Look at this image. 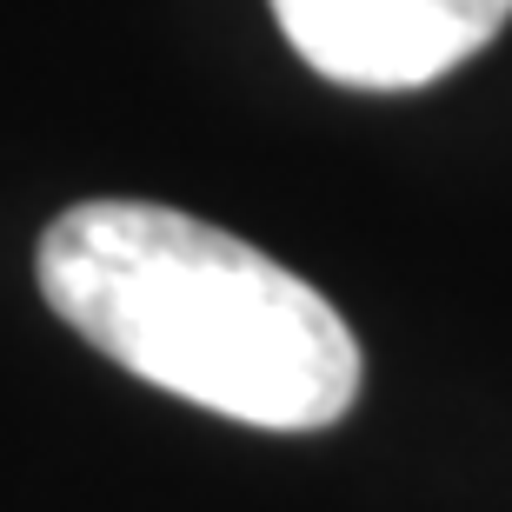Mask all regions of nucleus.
<instances>
[{
    "mask_svg": "<svg viewBox=\"0 0 512 512\" xmlns=\"http://www.w3.org/2000/svg\"><path fill=\"white\" fill-rule=\"evenodd\" d=\"M40 300L133 380L266 433H320L360 399L340 306L240 233L153 200H80L34 253Z\"/></svg>",
    "mask_w": 512,
    "mask_h": 512,
    "instance_id": "obj_1",
    "label": "nucleus"
},
{
    "mask_svg": "<svg viewBox=\"0 0 512 512\" xmlns=\"http://www.w3.org/2000/svg\"><path fill=\"white\" fill-rule=\"evenodd\" d=\"M293 54L353 94H413L493 47L512 0H266Z\"/></svg>",
    "mask_w": 512,
    "mask_h": 512,
    "instance_id": "obj_2",
    "label": "nucleus"
}]
</instances>
